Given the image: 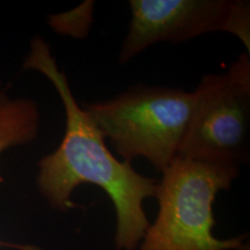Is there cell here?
I'll list each match as a JSON object with an SVG mask.
<instances>
[{
    "instance_id": "cell-1",
    "label": "cell",
    "mask_w": 250,
    "mask_h": 250,
    "mask_svg": "<svg viewBox=\"0 0 250 250\" xmlns=\"http://www.w3.org/2000/svg\"><path fill=\"white\" fill-rule=\"evenodd\" d=\"M24 70L42 73L57 90L65 110V133L57 149L39 162L37 187L58 211L74 208L72 193L81 184L101 188L116 213L115 247L137 250L149 227L144 202L156 196L158 180L139 174L130 162L120 161L107 147L92 118L78 104L70 83L59 68L50 45L37 36L31 41Z\"/></svg>"
},
{
    "instance_id": "cell-2",
    "label": "cell",
    "mask_w": 250,
    "mask_h": 250,
    "mask_svg": "<svg viewBox=\"0 0 250 250\" xmlns=\"http://www.w3.org/2000/svg\"><path fill=\"white\" fill-rule=\"evenodd\" d=\"M240 175L234 165L206 164L177 156L158 181L159 212L140 250H240L245 236L213 235V203Z\"/></svg>"
},
{
    "instance_id": "cell-3",
    "label": "cell",
    "mask_w": 250,
    "mask_h": 250,
    "mask_svg": "<svg viewBox=\"0 0 250 250\" xmlns=\"http://www.w3.org/2000/svg\"><path fill=\"white\" fill-rule=\"evenodd\" d=\"M192 107V92L146 85L83 105L123 161L144 158L160 173L179 156Z\"/></svg>"
},
{
    "instance_id": "cell-4",
    "label": "cell",
    "mask_w": 250,
    "mask_h": 250,
    "mask_svg": "<svg viewBox=\"0 0 250 250\" xmlns=\"http://www.w3.org/2000/svg\"><path fill=\"white\" fill-rule=\"evenodd\" d=\"M193 107L179 156L206 164H247L250 137V58L243 52L225 73L208 74L192 92Z\"/></svg>"
},
{
    "instance_id": "cell-5",
    "label": "cell",
    "mask_w": 250,
    "mask_h": 250,
    "mask_svg": "<svg viewBox=\"0 0 250 250\" xmlns=\"http://www.w3.org/2000/svg\"><path fill=\"white\" fill-rule=\"evenodd\" d=\"M131 21L118 62L126 64L149 46L183 43L205 34L235 36L250 52L248 0H130Z\"/></svg>"
},
{
    "instance_id": "cell-6",
    "label": "cell",
    "mask_w": 250,
    "mask_h": 250,
    "mask_svg": "<svg viewBox=\"0 0 250 250\" xmlns=\"http://www.w3.org/2000/svg\"><path fill=\"white\" fill-rule=\"evenodd\" d=\"M94 1H85L74 9L51 15L49 26L59 35L85 39L93 24Z\"/></svg>"
},
{
    "instance_id": "cell-7",
    "label": "cell",
    "mask_w": 250,
    "mask_h": 250,
    "mask_svg": "<svg viewBox=\"0 0 250 250\" xmlns=\"http://www.w3.org/2000/svg\"><path fill=\"white\" fill-rule=\"evenodd\" d=\"M240 250H249V247H246V246H243L242 248L240 249Z\"/></svg>"
}]
</instances>
